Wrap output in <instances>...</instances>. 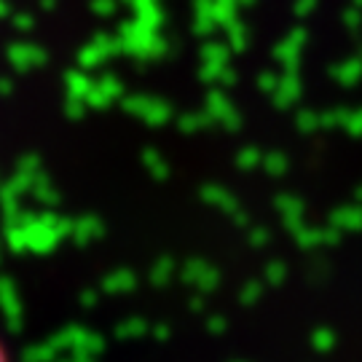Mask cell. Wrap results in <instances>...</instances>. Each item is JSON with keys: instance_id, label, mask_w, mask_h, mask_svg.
Returning <instances> with one entry per match:
<instances>
[{"instance_id": "6da1fadb", "label": "cell", "mask_w": 362, "mask_h": 362, "mask_svg": "<svg viewBox=\"0 0 362 362\" xmlns=\"http://www.w3.org/2000/svg\"><path fill=\"white\" fill-rule=\"evenodd\" d=\"M0 362H11V354H8V349H6L3 341H0Z\"/></svg>"}]
</instances>
